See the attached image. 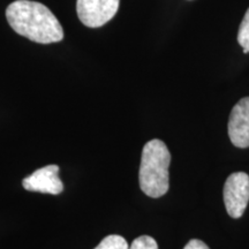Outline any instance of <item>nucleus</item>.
I'll return each mask as SVG.
<instances>
[{
  "instance_id": "nucleus-3",
  "label": "nucleus",
  "mask_w": 249,
  "mask_h": 249,
  "mask_svg": "<svg viewBox=\"0 0 249 249\" xmlns=\"http://www.w3.org/2000/svg\"><path fill=\"white\" fill-rule=\"evenodd\" d=\"M224 203L232 218H240L249 202V176L245 172L232 173L224 185Z\"/></svg>"
},
{
  "instance_id": "nucleus-6",
  "label": "nucleus",
  "mask_w": 249,
  "mask_h": 249,
  "mask_svg": "<svg viewBox=\"0 0 249 249\" xmlns=\"http://www.w3.org/2000/svg\"><path fill=\"white\" fill-rule=\"evenodd\" d=\"M229 136L235 147H249V97L240 99L232 108L229 118Z\"/></svg>"
},
{
  "instance_id": "nucleus-7",
  "label": "nucleus",
  "mask_w": 249,
  "mask_h": 249,
  "mask_svg": "<svg viewBox=\"0 0 249 249\" xmlns=\"http://www.w3.org/2000/svg\"><path fill=\"white\" fill-rule=\"evenodd\" d=\"M128 242L121 235L111 234L107 235L99 242L95 249H128Z\"/></svg>"
},
{
  "instance_id": "nucleus-8",
  "label": "nucleus",
  "mask_w": 249,
  "mask_h": 249,
  "mask_svg": "<svg viewBox=\"0 0 249 249\" xmlns=\"http://www.w3.org/2000/svg\"><path fill=\"white\" fill-rule=\"evenodd\" d=\"M238 43L244 49V53L249 52V8L246 11L244 20L239 27Z\"/></svg>"
},
{
  "instance_id": "nucleus-1",
  "label": "nucleus",
  "mask_w": 249,
  "mask_h": 249,
  "mask_svg": "<svg viewBox=\"0 0 249 249\" xmlns=\"http://www.w3.org/2000/svg\"><path fill=\"white\" fill-rule=\"evenodd\" d=\"M6 18L15 33L33 42L50 44L64 38V30L58 18L40 2L17 0L6 9Z\"/></svg>"
},
{
  "instance_id": "nucleus-5",
  "label": "nucleus",
  "mask_w": 249,
  "mask_h": 249,
  "mask_svg": "<svg viewBox=\"0 0 249 249\" xmlns=\"http://www.w3.org/2000/svg\"><path fill=\"white\" fill-rule=\"evenodd\" d=\"M23 188L29 192L59 195L64 192V183L59 178V166L51 164L40 167L22 181Z\"/></svg>"
},
{
  "instance_id": "nucleus-4",
  "label": "nucleus",
  "mask_w": 249,
  "mask_h": 249,
  "mask_svg": "<svg viewBox=\"0 0 249 249\" xmlns=\"http://www.w3.org/2000/svg\"><path fill=\"white\" fill-rule=\"evenodd\" d=\"M120 0H77V17L85 26L99 28L117 14Z\"/></svg>"
},
{
  "instance_id": "nucleus-9",
  "label": "nucleus",
  "mask_w": 249,
  "mask_h": 249,
  "mask_svg": "<svg viewBox=\"0 0 249 249\" xmlns=\"http://www.w3.org/2000/svg\"><path fill=\"white\" fill-rule=\"evenodd\" d=\"M128 249H158V245L151 236L141 235L132 242Z\"/></svg>"
},
{
  "instance_id": "nucleus-2",
  "label": "nucleus",
  "mask_w": 249,
  "mask_h": 249,
  "mask_svg": "<svg viewBox=\"0 0 249 249\" xmlns=\"http://www.w3.org/2000/svg\"><path fill=\"white\" fill-rule=\"evenodd\" d=\"M171 154L160 140H151L143 147L140 165V188L145 195L158 198L169 192Z\"/></svg>"
},
{
  "instance_id": "nucleus-10",
  "label": "nucleus",
  "mask_w": 249,
  "mask_h": 249,
  "mask_svg": "<svg viewBox=\"0 0 249 249\" xmlns=\"http://www.w3.org/2000/svg\"><path fill=\"white\" fill-rule=\"evenodd\" d=\"M183 249H210L203 241L197 240V239H193L185 246Z\"/></svg>"
}]
</instances>
